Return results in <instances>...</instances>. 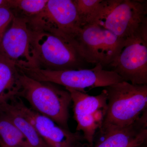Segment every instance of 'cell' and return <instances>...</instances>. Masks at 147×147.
I'll return each mask as SVG.
<instances>
[{"instance_id": "6da1fadb", "label": "cell", "mask_w": 147, "mask_h": 147, "mask_svg": "<svg viewBox=\"0 0 147 147\" xmlns=\"http://www.w3.org/2000/svg\"><path fill=\"white\" fill-rule=\"evenodd\" d=\"M19 71L20 90L17 97L26 100L36 112L69 129V109L71 99L69 92L52 83L34 80Z\"/></svg>"}, {"instance_id": "7a4b0ae2", "label": "cell", "mask_w": 147, "mask_h": 147, "mask_svg": "<svg viewBox=\"0 0 147 147\" xmlns=\"http://www.w3.org/2000/svg\"><path fill=\"white\" fill-rule=\"evenodd\" d=\"M104 90L107 108L98 131L129 125L147 110V84L134 85L122 81Z\"/></svg>"}, {"instance_id": "3957f363", "label": "cell", "mask_w": 147, "mask_h": 147, "mask_svg": "<svg viewBox=\"0 0 147 147\" xmlns=\"http://www.w3.org/2000/svg\"><path fill=\"white\" fill-rule=\"evenodd\" d=\"M30 31L33 67L52 71L84 68L87 63L72 41L47 32Z\"/></svg>"}, {"instance_id": "277c9868", "label": "cell", "mask_w": 147, "mask_h": 147, "mask_svg": "<svg viewBox=\"0 0 147 147\" xmlns=\"http://www.w3.org/2000/svg\"><path fill=\"white\" fill-rule=\"evenodd\" d=\"M19 71L32 79L49 82L86 93L87 88L105 87L123 81L113 70L104 69L100 64L92 69L52 71L33 67L17 66Z\"/></svg>"}, {"instance_id": "5b68a950", "label": "cell", "mask_w": 147, "mask_h": 147, "mask_svg": "<svg viewBox=\"0 0 147 147\" xmlns=\"http://www.w3.org/2000/svg\"><path fill=\"white\" fill-rule=\"evenodd\" d=\"M147 13L146 1L105 0L91 24L98 25L125 40L147 26Z\"/></svg>"}, {"instance_id": "8992f818", "label": "cell", "mask_w": 147, "mask_h": 147, "mask_svg": "<svg viewBox=\"0 0 147 147\" xmlns=\"http://www.w3.org/2000/svg\"><path fill=\"white\" fill-rule=\"evenodd\" d=\"M73 42L87 63L110 65L125 44V40L95 24L80 29Z\"/></svg>"}, {"instance_id": "52a82bcc", "label": "cell", "mask_w": 147, "mask_h": 147, "mask_svg": "<svg viewBox=\"0 0 147 147\" xmlns=\"http://www.w3.org/2000/svg\"><path fill=\"white\" fill-rule=\"evenodd\" d=\"M32 31L47 32L73 42L81 28L74 0H48L43 10L28 20Z\"/></svg>"}, {"instance_id": "ba28073f", "label": "cell", "mask_w": 147, "mask_h": 147, "mask_svg": "<svg viewBox=\"0 0 147 147\" xmlns=\"http://www.w3.org/2000/svg\"><path fill=\"white\" fill-rule=\"evenodd\" d=\"M110 66L123 81L147 84V26L125 39L123 48Z\"/></svg>"}, {"instance_id": "9c48e42d", "label": "cell", "mask_w": 147, "mask_h": 147, "mask_svg": "<svg viewBox=\"0 0 147 147\" xmlns=\"http://www.w3.org/2000/svg\"><path fill=\"white\" fill-rule=\"evenodd\" d=\"M71 95L74 117L77 123L76 131L83 133L84 139L92 147L96 130L102 125L107 108V94L91 96L86 93L65 88Z\"/></svg>"}, {"instance_id": "30bf717a", "label": "cell", "mask_w": 147, "mask_h": 147, "mask_svg": "<svg viewBox=\"0 0 147 147\" xmlns=\"http://www.w3.org/2000/svg\"><path fill=\"white\" fill-rule=\"evenodd\" d=\"M30 122L48 147H84L85 139L82 132H71L63 128L51 119L27 106L16 97L9 102Z\"/></svg>"}, {"instance_id": "8fae6325", "label": "cell", "mask_w": 147, "mask_h": 147, "mask_svg": "<svg viewBox=\"0 0 147 147\" xmlns=\"http://www.w3.org/2000/svg\"><path fill=\"white\" fill-rule=\"evenodd\" d=\"M0 43V54L16 65L34 67L28 19L14 16Z\"/></svg>"}, {"instance_id": "7c38bea8", "label": "cell", "mask_w": 147, "mask_h": 147, "mask_svg": "<svg viewBox=\"0 0 147 147\" xmlns=\"http://www.w3.org/2000/svg\"><path fill=\"white\" fill-rule=\"evenodd\" d=\"M98 133L99 138L92 147H143L147 141V110L129 125Z\"/></svg>"}, {"instance_id": "4fadbf2b", "label": "cell", "mask_w": 147, "mask_h": 147, "mask_svg": "<svg viewBox=\"0 0 147 147\" xmlns=\"http://www.w3.org/2000/svg\"><path fill=\"white\" fill-rule=\"evenodd\" d=\"M19 75L16 64L0 54V104L18 96Z\"/></svg>"}, {"instance_id": "5bb4252c", "label": "cell", "mask_w": 147, "mask_h": 147, "mask_svg": "<svg viewBox=\"0 0 147 147\" xmlns=\"http://www.w3.org/2000/svg\"><path fill=\"white\" fill-rule=\"evenodd\" d=\"M0 113L4 114L21 131L31 147H48L30 122L9 102L0 104Z\"/></svg>"}, {"instance_id": "9a60e30c", "label": "cell", "mask_w": 147, "mask_h": 147, "mask_svg": "<svg viewBox=\"0 0 147 147\" xmlns=\"http://www.w3.org/2000/svg\"><path fill=\"white\" fill-rule=\"evenodd\" d=\"M0 139L3 147H31L27 139L13 123L0 113Z\"/></svg>"}, {"instance_id": "2e32d148", "label": "cell", "mask_w": 147, "mask_h": 147, "mask_svg": "<svg viewBox=\"0 0 147 147\" xmlns=\"http://www.w3.org/2000/svg\"><path fill=\"white\" fill-rule=\"evenodd\" d=\"M48 0H9L7 7L14 16L28 20L40 13Z\"/></svg>"}, {"instance_id": "e0dca14e", "label": "cell", "mask_w": 147, "mask_h": 147, "mask_svg": "<svg viewBox=\"0 0 147 147\" xmlns=\"http://www.w3.org/2000/svg\"><path fill=\"white\" fill-rule=\"evenodd\" d=\"M105 0H74L81 27L91 24L101 10Z\"/></svg>"}, {"instance_id": "ac0fdd59", "label": "cell", "mask_w": 147, "mask_h": 147, "mask_svg": "<svg viewBox=\"0 0 147 147\" xmlns=\"http://www.w3.org/2000/svg\"><path fill=\"white\" fill-rule=\"evenodd\" d=\"M14 15L10 9L7 7L0 8V43Z\"/></svg>"}, {"instance_id": "d6986e66", "label": "cell", "mask_w": 147, "mask_h": 147, "mask_svg": "<svg viewBox=\"0 0 147 147\" xmlns=\"http://www.w3.org/2000/svg\"><path fill=\"white\" fill-rule=\"evenodd\" d=\"M8 0H0V8L3 7H7Z\"/></svg>"}, {"instance_id": "ffe728a7", "label": "cell", "mask_w": 147, "mask_h": 147, "mask_svg": "<svg viewBox=\"0 0 147 147\" xmlns=\"http://www.w3.org/2000/svg\"><path fill=\"white\" fill-rule=\"evenodd\" d=\"M3 146V143L2 142L1 140V139H0V147H2Z\"/></svg>"}, {"instance_id": "44dd1931", "label": "cell", "mask_w": 147, "mask_h": 147, "mask_svg": "<svg viewBox=\"0 0 147 147\" xmlns=\"http://www.w3.org/2000/svg\"></svg>"}]
</instances>
